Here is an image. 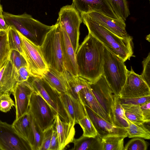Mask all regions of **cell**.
Wrapping results in <instances>:
<instances>
[{"instance_id": "1", "label": "cell", "mask_w": 150, "mask_h": 150, "mask_svg": "<svg viewBox=\"0 0 150 150\" xmlns=\"http://www.w3.org/2000/svg\"><path fill=\"white\" fill-rule=\"evenodd\" d=\"M104 45L89 33L76 53L79 76L90 83L96 81L103 73Z\"/></svg>"}, {"instance_id": "2", "label": "cell", "mask_w": 150, "mask_h": 150, "mask_svg": "<svg viewBox=\"0 0 150 150\" xmlns=\"http://www.w3.org/2000/svg\"><path fill=\"white\" fill-rule=\"evenodd\" d=\"M80 14L88 33L111 52L124 62L134 56L132 37L129 35L125 38L119 37L92 20L85 13Z\"/></svg>"}, {"instance_id": "3", "label": "cell", "mask_w": 150, "mask_h": 150, "mask_svg": "<svg viewBox=\"0 0 150 150\" xmlns=\"http://www.w3.org/2000/svg\"><path fill=\"white\" fill-rule=\"evenodd\" d=\"M4 19L8 25L14 27L18 31L36 45L40 47L48 33L53 25H45L25 13L18 15L4 11Z\"/></svg>"}, {"instance_id": "4", "label": "cell", "mask_w": 150, "mask_h": 150, "mask_svg": "<svg viewBox=\"0 0 150 150\" xmlns=\"http://www.w3.org/2000/svg\"><path fill=\"white\" fill-rule=\"evenodd\" d=\"M124 62L104 46L103 74L114 94L119 96L128 70Z\"/></svg>"}, {"instance_id": "5", "label": "cell", "mask_w": 150, "mask_h": 150, "mask_svg": "<svg viewBox=\"0 0 150 150\" xmlns=\"http://www.w3.org/2000/svg\"><path fill=\"white\" fill-rule=\"evenodd\" d=\"M61 30L60 25L57 22L47 34L40 47L49 67L64 73L66 70L61 44Z\"/></svg>"}, {"instance_id": "6", "label": "cell", "mask_w": 150, "mask_h": 150, "mask_svg": "<svg viewBox=\"0 0 150 150\" xmlns=\"http://www.w3.org/2000/svg\"><path fill=\"white\" fill-rule=\"evenodd\" d=\"M21 44L22 55L26 62L28 71L32 77L42 79L49 70L40 47L18 31Z\"/></svg>"}, {"instance_id": "7", "label": "cell", "mask_w": 150, "mask_h": 150, "mask_svg": "<svg viewBox=\"0 0 150 150\" xmlns=\"http://www.w3.org/2000/svg\"><path fill=\"white\" fill-rule=\"evenodd\" d=\"M58 15L57 22L67 34L76 53L79 46V28L82 21L80 14L72 4L61 8Z\"/></svg>"}, {"instance_id": "8", "label": "cell", "mask_w": 150, "mask_h": 150, "mask_svg": "<svg viewBox=\"0 0 150 150\" xmlns=\"http://www.w3.org/2000/svg\"><path fill=\"white\" fill-rule=\"evenodd\" d=\"M28 81L34 91L41 96L56 115L62 121L69 122L68 117L64 108L58 93L42 78L30 77Z\"/></svg>"}, {"instance_id": "9", "label": "cell", "mask_w": 150, "mask_h": 150, "mask_svg": "<svg viewBox=\"0 0 150 150\" xmlns=\"http://www.w3.org/2000/svg\"><path fill=\"white\" fill-rule=\"evenodd\" d=\"M28 112L43 131L54 124L57 115L43 98L34 91L30 97Z\"/></svg>"}, {"instance_id": "10", "label": "cell", "mask_w": 150, "mask_h": 150, "mask_svg": "<svg viewBox=\"0 0 150 150\" xmlns=\"http://www.w3.org/2000/svg\"><path fill=\"white\" fill-rule=\"evenodd\" d=\"M91 91L93 95L105 112L112 117L115 95L103 74L93 83H89Z\"/></svg>"}, {"instance_id": "11", "label": "cell", "mask_w": 150, "mask_h": 150, "mask_svg": "<svg viewBox=\"0 0 150 150\" xmlns=\"http://www.w3.org/2000/svg\"><path fill=\"white\" fill-rule=\"evenodd\" d=\"M0 150L31 149L28 142L17 132L12 124L0 120Z\"/></svg>"}, {"instance_id": "12", "label": "cell", "mask_w": 150, "mask_h": 150, "mask_svg": "<svg viewBox=\"0 0 150 150\" xmlns=\"http://www.w3.org/2000/svg\"><path fill=\"white\" fill-rule=\"evenodd\" d=\"M150 96V87L141 75L135 73L131 67L128 70L125 83L119 95L120 98H129Z\"/></svg>"}, {"instance_id": "13", "label": "cell", "mask_w": 150, "mask_h": 150, "mask_svg": "<svg viewBox=\"0 0 150 150\" xmlns=\"http://www.w3.org/2000/svg\"><path fill=\"white\" fill-rule=\"evenodd\" d=\"M34 91L28 81L18 83L15 86L12 93L15 100L16 120L28 112L30 97Z\"/></svg>"}, {"instance_id": "14", "label": "cell", "mask_w": 150, "mask_h": 150, "mask_svg": "<svg viewBox=\"0 0 150 150\" xmlns=\"http://www.w3.org/2000/svg\"><path fill=\"white\" fill-rule=\"evenodd\" d=\"M86 114L95 128L98 134L102 138L109 135H117L127 137V132L124 128L111 123L96 113L86 105H84Z\"/></svg>"}, {"instance_id": "15", "label": "cell", "mask_w": 150, "mask_h": 150, "mask_svg": "<svg viewBox=\"0 0 150 150\" xmlns=\"http://www.w3.org/2000/svg\"><path fill=\"white\" fill-rule=\"evenodd\" d=\"M72 4L80 14L93 12L113 18H119L107 0H73Z\"/></svg>"}, {"instance_id": "16", "label": "cell", "mask_w": 150, "mask_h": 150, "mask_svg": "<svg viewBox=\"0 0 150 150\" xmlns=\"http://www.w3.org/2000/svg\"><path fill=\"white\" fill-rule=\"evenodd\" d=\"M93 20L121 38L128 36L125 21L120 18H113L102 13L91 12L85 13Z\"/></svg>"}, {"instance_id": "17", "label": "cell", "mask_w": 150, "mask_h": 150, "mask_svg": "<svg viewBox=\"0 0 150 150\" xmlns=\"http://www.w3.org/2000/svg\"><path fill=\"white\" fill-rule=\"evenodd\" d=\"M61 29V44L65 70L73 76H78L76 52L67 34Z\"/></svg>"}, {"instance_id": "18", "label": "cell", "mask_w": 150, "mask_h": 150, "mask_svg": "<svg viewBox=\"0 0 150 150\" xmlns=\"http://www.w3.org/2000/svg\"><path fill=\"white\" fill-rule=\"evenodd\" d=\"M58 93L69 122L74 125L78 124L79 120L86 115L84 105L67 93Z\"/></svg>"}, {"instance_id": "19", "label": "cell", "mask_w": 150, "mask_h": 150, "mask_svg": "<svg viewBox=\"0 0 150 150\" xmlns=\"http://www.w3.org/2000/svg\"><path fill=\"white\" fill-rule=\"evenodd\" d=\"M18 83L17 69L8 59L0 69V96L12 93Z\"/></svg>"}, {"instance_id": "20", "label": "cell", "mask_w": 150, "mask_h": 150, "mask_svg": "<svg viewBox=\"0 0 150 150\" xmlns=\"http://www.w3.org/2000/svg\"><path fill=\"white\" fill-rule=\"evenodd\" d=\"M74 125L69 122L62 121L59 115H56L54 126L59 140V150L64 149L69 144L72 142L75 134Z\"/></svg>"}, {"instance_id": "21", "label": "cell", "mask_w": 150, "mask_h": 150, "mask_svg": "<svg viewBox=\"0 0 150 150\" xmlns=\"http://www.w3.org/2000/svg\"><path fill=\"white\" fill-rule=\"evenodd\" d=\"M79 97L81 103L86 105L107 121L113 123L111 117L99 104L91 90L89 85L80 91Z\"/></svg>"}, {"instance_id": "22", "label": "cell", "mask_w": 150, "mask_h": 150, "mask_svg": "<svg viewBox=\"0 0 150 150\" xmlns=\"http://www.w3.org/2000/svg\"><path fill=\"white\" fill-rule=\"evenodd\" d=\"M65 71L61 73L49 67V70L45 74L42 79L58 93H67Z\"/></svg>"}, {"instance_id": "23", "label": "cell", "mask_w": 150, "mask_h": 150, "mask_svg": "<svg viewBox=\"0 0 150 150\" xmlns=\"http://www.w3.org/2000/svg\"><path fill=\"white\" fill-rule=\"evenodd\" d=\"M65 74L67 83V93L80 102V92L83 88L88 86L90 82L80 76L71 75L67 71H65Z\"/></svg>"}, {"instance_id": "24", "label": "cell", "mask_w": 150, "mask_h": 150, "mask_svg": "<svg viewBox=\"0 0 150 150\" xmlns=\"http://www.w3.org/2000/svg\"><path fill=\"white\" fill-rule=\"evenodd\" d=\"M72 150H101V139L98 134L95 137L82 135L78 139H74Z\"/></svg>"}, {"instance_id": "25", "label": "cell", "mask_w": 150, "mask_h": 150, "mask_svg": "<svg viewBox=\"0 0 150 150\" xmlns=\"http://www.w3.org/2000/svg\"><path fill=\"white\" fill-rule=\"evenodd\" d=\"M32 117V115L28 112L15 119L12 124L17 132L28 142L31 132Z\"/></svg>"}, {"instance_id": "26", "label": "cell", "mask_w": 150, "mask_h": 150, "mask_svg": "<svg viewBox=\"0 0 150 150\" xmlns=\"http://www.w3.org/2000/svg\"><path fill=\"white\" fill-rule=\"evenodd\" d=\"M127 137L111 135L102 138L101 150H125L124 140Z\"/></svg>"}, {"instance_id": "27", "label": "cell", "mask_w": 150, "mask_h": 150, "mask_svg": "<svg viewBox=\"0 0 150 150\" xmlns=\"http://www.w3.org/2000/svg\"><path fill=\"white\" fill-rule=\"evenodd\" d=\"M43 135V131L32 116L31 132L28 141L31 150H39L42 143Z\"/></svg>"}, {"instance_id": "28", "label": "cell", "mask_w": 150, "mask_h": 150, "mask_svg": "<svg viewBox=\"0 0 150 150\" xmlns=\"http://www.w3.org/2000/svg\"><path fill=\"white\" fill-rule=\"evenodd\" d=\"M119 97L117 96L115 97L112 121L113 124L116 126L126 129L128 127L129 124L119 100Z\"/></svg>"}, {"instance_id": "29", "label": "cell", "mask_w": 150, "mask_h": 150, "mask_svg": "<svg viewBox=\"0 0 150 150\" xmlns=\"http://www.w3.org/2000/svg\"><path fill=\"white\" fill-rule=\"evenodd\" d=\"M127 119L136 125L145 123L140 106L128 104H121Z\"/></svg>"}, {"instance_id": "30", "label": "cell", "mask_w": 150, "mask_h": 150, "mask_svg": "<svg viewBox=\"0 0 150 150\" xmlns=\"http://www.w3.org/2000/svg\"><path fill=\"white\" fill-rule=\"evenodd\" d=\"M128 127L125 129L127 132V137L129 138H140L145 139H150L149 129L144 125L135 124L127 120Z\"/></svg>"}, {"instance_id": "31", "label": "cell", "mask_w": 150, "mask_h": 150, "mask_svg": "<svg viewBox=\"0 0 150 150\" xmlns=\"http://www.w3.org/2000/svg\"><path fill=\"white\" fill-rule=\"evenodd\" d=\"M118 18L125 21L130 14L127 0H107Z\"/></svg>"}, {"instance_id": "32", "label": "cell", "mask_w": 150, "mask_h": 150, "mask_svg": "<svg viewBox=\"0 0 150 150\" xmlns=\"http://www.w3.org/2000/svg\"><path fill=\"white\" fill-rule=\"evenodd\" d=\"M11 51L7 31H0V69L8 59Z\"/></svg>"}, {"instance_id": "33", "label": "cell", "mask_w": 150, "mask_h": 150, "mask_svg": "<svg viewBox=\"0 0 150 150\" xmlns=\"http://www.w3.org/2000/svg\"><path fill=\"white\" fill-rule=\"evenodd\" d=\"M7 33L11 50H16L22 54L21 41L18 30L13 26L10 25L9 26Z\"/></svg>"}, {"instance_id": "34", "label": "cell", "mask_w": 150, "mask_h": 150, "mask_svg": "<svg viewBox=\"0 0 150 150\" xmlns=\"http://www.w3.org/2000/svg\"><path fill=\"white\" fill-rule=\"evenodd\" d=\"M78 124L79 125L83 130L82 135L89 137H95L98 135L95 128L86 114L79 120Z\"/></svg>"}, {"instance_id": "35", "label": "cell", "mask_w": 150, "mask_h": 150, "mask_svg": "<svg viewBox=\"0 0 150 150\" xmlns=\"http://www.w3.org/2000/svg\"><path fill=\"white\" fill-rule=\"evenodd\" d=\"M147 148L146 142L138 137L131 139L124 147L125 150H146Z\"/></svg>"}, {"instance_id": "36", "label": "cell", "mask_w": 150, "mask_h": 150, "mask_svg": "<svg viewBox=\"0 0 150 150\" xmlns=\"http://www.w3.org/2000/svg\"><path fill=\"white\" fill-rule=\"evenodd\" d=\"M9 59L13 63L17 70L21 67L27 66L26 62L23 56L16 50H11Z\"/></svg>"}, {"instance_id": "37", "label": "cell", "mask_w": 150, "mask_h": 150, "mask_svg": "<svg viewBox=\"0 0 150 150\" xmlns=\"http://www.w3.org/2000/svg\"><path fill=\"white\" fill-rule=\"evenodd\" d=\"M10 94L4 93L0 96V111L7 112L15 106V104L10 96Z\"/></svg>"}, {"instance_id": "38", "label": "cell", "mask_w": 150, "mask_h": 150, "mask_svg": "<svg viewBox=\"0 0 150 150\" xmlns=\"http://www.w3.org/2000/svg\"><path fill=\"white\" fill-rule=\"evenodd\" d=\"M119 100L121 104H128L141 106L148 101H150V96L129 98H120Z\"/></svg>"}, {"instance_id": "39", "label": "cell", "mask_w": 150, "mask_h": 150, "mask_svg": "<svg viewBox=\"0 0 150 150\" xmlns=\"http://www.w3.org/2000/svg\"><path fill=\"white\" fill-rule=\"evenodd\" d=\"M54 126V124L43 131L42 142L39 150H49Z\"/></svg>"}, {"instance_id": "40", "label": "cell", "mask_w": 150, "mask_h": 150, "mask_svg": "<svg viewBox=\"0 0 150 150\" xmlns=\"http://www.w3.org/2000/svg\"><path fill=\"white\" fill-rule=\"evenodd\" d=\"M143 70L141 75L144 80L150 86V53L142 62Z\"/></svg>"}, {"instance_id": "41", "label": "cell", "mask_w": 150, "mask_h": 150, "mask_svg": "<svg viewBox=\"0 0 150 150\" xmlns=\"http://www.w3.org/2000/svg\"><path fill=\"white\" fill-rule=\"evenodd\" d=\"M18 82H21L28 81L32 76L28 69L27 66H23L17 70Z\"/></svg>"}, {"instance_id": "42", "label": "cell", "mask_w": 150, "mask_h": 150, "mask_svg": "<svg viewBox=\"0 0 150 150\" xmlns=\"http://www.w3.org/2000/svg\"><path fill=\"white\" fill-rule=\"evenodd\" d=\"M144 120L145 123L150 121V101H148L140 106Z\"/></svg>"}, {"instance_id": "43", "label": "cell", "mask_w": 150, "mask_h": 150, "mask_svg": "<svg viewBox=\"0 0 150 150\" xmlns=\"http://www.w3.org/2000/svg\"><path fill=\"white\" fill-rule=\"evenodd\" d=\"M59 142L56 129L54 126L49 150H59Z\"/></svg>"}, {"instance_id": "44", "label": "cell", "mask_w": 150, "mask_h": 150, "mask_svg": "<svg viewBox=\"0 0 150 150\" xmlns=\"http://www.w3.org/2000/svg\"><path fill=\"white\" fill-rule=\"evenodd\" d=\"M9 26L4 20L3 14L0 15V31H7Z\"/></svg>"}, {"instance_id": "45", "label": "cell", "mask_w": 150, "mask_h": 150, "mask_svg": "<svg viewBox=\"0 0 150 150\" xmlns=\"http://www.w3.org/2000/svg\"><path fill=\"white\" fill-rule=\"evenodd\" d=\"M3 8L2 5L0 3V15H2L3 14Z\"/></svg>"}, {"instance_id": "46", "label": "cell", "mask_w": 150, "mask_h": 150, "mask_svg": "<svg viewBox=\"0 0 150 150\" xmlns=\"http://www.w3.org/2000/svg\"><path fill=\"white\" fill-rule=\"evenodd\" d=\"M146 39L148 40L149 42L150 41V34H149L148 35H147L146 37Z\"/></svg>"}]
</instances>
